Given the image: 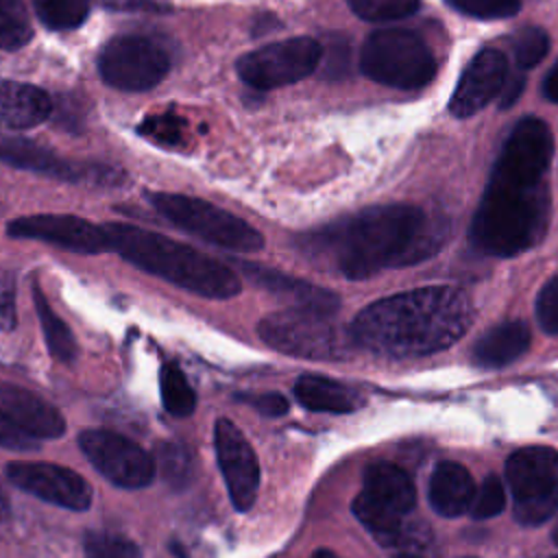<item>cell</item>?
<instances>
[{
    "instance_id": "cell-1",
    "label": "cell",
    "mask_w": 558,
    "mask_h": 558,
    "mask_svg": "<svg viewBox=\"0 0 558 558\" xmlns=\"http://www.w3.org/2000/svg\"><path fill=\"white\" fill-rule=\"evenodd\" d=\"M551 155L554 140L545 120L527 116L512 126L469 229L477 251L510 257L543 240L549 222Z\"/></svg>"
},
{
    "instance_id": "cell-3",
    "label": "cell",
    "mask_w": 558,
    "mask_h": 558,
    "mask_svg": "<svg viewBox=\"0 0 558 558\" xmlns=\"http://www.w3.org/2000/svg\"><path fill=\"white\" fill-rule=\"evenodd\" d=\"M471 316L464 292L427 286L364 307L351 325V338L381 355H427L451 347L466 331Z\"/></svg>"
},
{
    "instance_id": "cell-27",
    "label": "cell",
    "mask_w": 558,
    "mask_h": 558,
    "mask_svg": "<svg viewBox=\"0 0 558 558\" xmlns=\"http://www.w3.org/2000/svg\"><path fill=\"white\" fill-rule=\"evenodd\" d=\"M39 20L52 31L78 28L87 13L89 0H33Z\"/></svg>"
},
{
    "instance_id": "cell-28",
    "label": "cell",
    "mask_w": 558,
    "mask_h": 558,
    "mask_svg": "<svg viewBox=\"0 0 558 558\" xmlns=\"http://www.w3.org/2000/svg\"><path fill=\"white\" fill-rule=\"evenodd\" d=\"M347 4L366 22H392L412 15L421 0H347Z\"/></svg>"
},
{
    "instance_id": "cell-20",
    "label": "cell",
    "mask_w": 558,
    "mask_h": 558,
    "mask_svg": "<svg viewBox=\"0 0 558 558\" xmlns=\"http://www.w3.org/2000/svg\"><path fill=\"white\" fill-rule=\"evenodd\" d=\"M52 113L50 96L28 83L0 78V120L13 129H31Z\"/></svg>"
},
{
    "instance_id": "cell-41",
    "label": "cell",
    "mask_w": 558,
    "mask_h": 558,
    "mask_svg": "<svg viewBox=\"0 0 558 558\" xmlns=\"http://www.w3.org/2000/svg\"><path fill=\"white\" fill-rule=\"evenodd\" d=\"M9 512H11V504H9L7 495L0 490V521H7Z\"/></svg>"
},
{
    "instance_id": "cell-39",
    "label": "cell",
    "mask_w": 558,
    "mask_h": 558,
    "mask_svg": "<svg viewBox=\"0 0 558 558\" xmlns=\"http://www.w3.org/2000/svg\"><path fill=\"white\" fill-rule=\"evenodd\" d=\"M113 11H140V13H166L172 9L170 0H102Z\"/></svg>"
},
{
    "instance_id": "cell-37",
    "label": "cell",
    "mask_w": 558,
    "mask_h": 558,
    "mask_svg": "<svg viewBox=\"0 0 558 558\" xmlns=\"http://www.w3.org/2000/svg\"><path fill=\"white\" fill-rule=\"evenodd\" d=\"M17 312H15V279L13 275H0V329H15Z\"/></svg>"
},
{
    "instance_id": "cell-16",
    "label": "cell",
    "mask_w": 558,
    "mask_h": 558,
    "mask_svg": "<svg viewBox=\"0 0 558 558\" xmlns=\"http://www.w3.org/2000/svg\"><path fill=\"white\" fill-rule=\"evenodd\" d=\"M7 233L17 240L48 242L81 255H96L109 248L105 227L70 214L22 216L7 225Z\"/></svg>"
},
{
    "instance_id": "cell-13",
    "label": "cell",
    "mask_w": 558,
    "mask_h": 558,
    "mask_svg": "<svg viewBox=\"0 0 558 558\" xmlns=\"http://www.w3.org/2000/svg\"><path fill=\"white\" fill-rule=\"evenodd\" d=\"M214 449L233 508L246 512L255 504L259 488V462L253 445L233 421L218 418Z\"/></svg>"
},
{
    "instance_id": "cell-35",
    "label": "cell",
    "mask_w": 558,
    "mask_h": 558,
    "mask_svg": "<svg viewBox=\"0 0 558 558\" xmlns=\"http://www.w3.org/2000/svg\"><path fill=\"white\" fill-rule=\"evenodd\" d=\"M536 318L547 333H558V275L541 290L536 299Z\"/></svg>"
},
{
    "instance_id": "cell-17",
    "label": "cell",
    "mask_w": 558,
    "mask_h": 558,
    "mask_svg": "<svg viewBox=\"0 0 558 558\" xmlns=\"http://www.w3.org/2000/svg\"><path fill=\"white\" fill-rule=\"evenodd\" d=\"M508 76L506 57L495 48L480 50L464 68L451 100L449 111L456 118H469L484 109L497 94H501Z\"/></svg>"
},
{
    "instance_id": "cell-23",
    "label": "cell",
    "mask_w": 558,
    "mask_h": 558,
    "mask_svg": "<svg viewBox=\"0 0 558 558\" xmlns=\"http://www.w3.org/2000/svg\"><path fill=\"white\" fill-rule=\"evenodd\" d=\"M294 397L296 401L312 412H331V414H347L362 405V399L355 390L347 388L340 381H333L323 375H301L294 381Z\"/></svg>"
},
{
    "instance_id": "cell-12",
    "label": "cell",
    "mask_w": 558,
    "mask_h": 558,
    "mask_svg": "<svg viewBox=\"0 0 558 558\" xmlns=\"http://www.w3.org/2000/svg\"><path fill=\"white\" fill-rule=\"evenodd\" d=\"M78 447L92 466L113 486L137 490L146 488L157 473V462L135 440L111 429H85Z\"/></svg>"
},
{
    "instance_id": "cell-42",
    "label": "cell",
    "mask_w": 558,
    "mask_h": 558,
    "mask_svg": "<svg viewBox=\"0 0 558 558\" xmlns=\"http://www.w3.org/2000/svg\"><path fill=\"white\" fill-rule=\"evenodd\" d=\"M312 558H338V556H336V554H331L329 549H318Z\"/></svg>"
},
{
    "instance_id": "cell-26",
    "label": "cell",
    "mask_w": 558,
    "mask_h": 558,
    "mask_svg": "<svg viewBox=\"0 0 558 558\" xmlns=\"http://www.w3.org/2000/svg\"><path fill=\"white\" fill-rule=\"evenodd\" d=\"M33 37L31 15L24 0H0V48L20 50Z\"/></svg>"
},
{
    "instance_id": "cell-21",
    "label": "cell",
    "mask_w": 558,
    "mask_h": 558,
    "mask_svg": "<svg viewBox=\"0 0 558 558\" xmlns=\"http://www.w3.org/2000/svg\"><path fill=\"white\" fill-rule=\"evenodd\" d=\"M530 347V329L523 320H504L482 333L473 347V362L482 368H499L521 357Z\"/></svg>"
},
{
    "instance_id": "cell-2",
    "label": "cell",
    "mask_w": 558,
    "mask_h": 558,
    "mask_svg": "<svg viewBox=\"0 0 558 558\" xmlns=\"http://www.w3.org/2000/svg\"><path fill=\"white\" fill-rule=\"evenodd\" d=\"M445 227L412 205L368 207L312 238L347 279L416 264L440 246Z\"/></svg>"
},
{
    "instance_id": "cell-22",
    "label": "cell",
    "mask_w": 558,
    "mask_h": 558,
    "mask_svg": "<svg viewBox=\"0 0 558 558\" xmlns=\"http://www.w3.org/2000/svg\"><path fill=\"white\" fill-rule=\"evenodd\" d=\"M475 495L471 473L458 462H440L429 480V504L442 517H460Z\"/></svg>"
},
{
    "instance_id": "cell-36",
    "label": "cell",
    "mask_w": 558,
    "mask_h": 558,
    "mask_svg": "<svg viewBox=\"0 0 558 558\" xmlns=\"http://www.w3.org/2000/svg\"><path fill=\"white\" fill-rule=\"evenodd\" d=\"M235 399L264 416H283L290 410V403L281 392H240Z\"/></svg>"
},
{
    "instance_id": "cell-29",
    "label": "cell",
    "mask_w": 558,
    "mask_h": 558,
    "mask_svg": "<svg viewBox=\"0 0 558 558\" xmlns=\"http://www.w3.org/2000/svg\"><path fill=\"white\" fill-rule=\"evenodd\" d=\"M547 48H549V39L543 28L523 26L521 31H517L512 37V52H514L517 70L525 72L530 68H534L547 54Z\"/></svg>"
},
{
    "instance_id": "cell-19",
    "label": "cell",
    "mask_w": 558,
    "mask_h": 558,
    "mask_svg": "<svg viewBox=\"0 0 558 558\" xmlns=\"http://www.w3.org/2000/svg\"><path fill=\"white\" fill-rule=\"evenodd\" d=\"M0 412L35 440L59 438L65 432L61 412L44 397L20 386L0 388Z\"/></svg>"
},
{
    "instance_id": "cell-15",
    "label": "cell",
    "mask_w": 558,
    "mask_h": 558,
    "mask_svg": "<svg viewBox=\"0 0 558 558\" xmlns=\"http://www.w3.org/2000/svg\"><path fill=\"white\" fill-rule=\"evenodd\" d=\"M0 161L20 170L54 177L72 183H94V185H113L118 183V174L107 166H87L74 163L41 146L33 140L20 135H2L0 133Z\"/></svg>"
},
{
    "instance_id": "cell-30",
    "label": "cell",
    "mask_w": 558,
    "mask_h": 558,
    "mask_svg": "<svg viewBox=\"0 0 558 558\" xmlns=\"http://www.w3.org/2000/svg\"><path fill=\"white\" fill-rule=\"evenodd\" d=\"M140 133L144 137H148L150 142H157L161 146H179L183 144L185 137V120L174 116V113H157V116H148L142 124H140Z\"/></svg>"
},
{
    "instance_id": "cell-11",
    "label": "cell",
    "mask_w": 558,
    "mask_h": 558,
    "mask_svg": "<svg viewBox=\"0 0 558 558\" xmlns=\"http://www.w3.org/2000/svg\"><path fill=\"white\" fill-rule=\"evenodd\" d=\"M323 57V48L312 37L275 41L242 54L235 63L238 76L253 89H275L310 76Z\"/></svg>"
},
{
    "instance_id": "cell-7",
    "label": "cell",
    "mask_w": 558,
    "mask_h": 558,
    "mask_svg": "<svg viewBox=\"0 0 558 558\" xmlns=\"http://www.w3.org/2000/svg\"><path fill=\"white\" fill-rule=\"evenodd\" d=\"M416 504L410 475L390 462H375L364 473V484L353 499L357 521L384 545H392L403 534V521Z\"/></svg>"
},
{
    "instance_id": "cell-44",
    "label": "cell",
    "mask_w": 558,
    "mask_h": 558,
    "mask_svg": "<svg viewBox=\"0 0 558 558\" xmlns=\"http://www.w3.org/2000/svg\"><path fill=\"white\" fill-rule=\"evenodd\" d=\"M551 538H554V543L558 545V525H556V530H554V534H551Z\"/></svg>"
},
{
    "instance_id": "cell-45",
    "label": "cell",
    "mask_w": 558,
    "mask_h": 558,
    "mask_svg": "<svg viewBox=\"0 0 558 558\" xmlns=\"http://www.w3.org/2000/svg\"><path fill=\"white\" fill-rule=\"evenodd\" d=\"M554 558H558V556H554Z\"/></svg>"
},
{
    "instance_id": "cell-24",
    "label": "cell",
    "mask_w": 558,
    "mask_h": 558,
    "mask_svg": "<svg viewBox=\"0 0 558 558\" xmlns=\"http://www.w3.org/2000/svg\"><path fill=\"white\" fill-rule=\"evenodd\" d=\"M33 301H35V310H37L39 325H41V331H44L46 347H48L50 355L54 360L63 362V364H70L76 357V353H78L74 333L65 325V320L54 314V310L48 303V299H46L44 290L39 288V283L33 286Z\"/></svg>"
},
{
    "instance_id": "cell-40",
    "label": "cell",
    "mask_w": 558,
    "mask_h": 558,
    "mask_svg": "<svg viewBox=\"0 0 558 558\" xmlns=\"http://www.w3.org/2000/svg\"><path fill=\"white\" fill-rule=\"evenodd\" d=\"M543 94L547 100L558 102V63L547 72V76L543 81Z\"/></svg>"
},
{
    "instance_id": "cell-8",
    "label": "cell",
    "mask_w": 558,
    "mask_h": 558,
    "mask_svg": "<svg viewBox=\"0 0 558 558\" xmlns=\"http://www.w3.org/2000/svg\"><path fill=\"white\" fill-rule=\"evenodd\" d=\"M514 519L541 525L558 510V451L532 445L514 451L506 462Z\"/></svg>"
},
{
    "instance_id": "cell-31",
    "label": "cell",
    "mask_w": 558,
    "mask_h": 558,
    "mask_svg": "<svg viewBox=\"0 0 558 558\" xmlns=\"http://www.w3.org/2000/svg\"><path fill=\"white\" fill-rule=\"evenodd\" d=\"M506 506V490L497 475H488L482 486L475 490L469 512L473 519H488L497 517Z\"/></svg>"
},
{
    "instance_id": "cell-25",
    "label": "cell",
    "mask_w": 558,
    "mask_h": 558,
    "mask_svg": "<svg viewBox=\"0 0 558 558\" xmlns=\"http://www.w3.org/2000/svg\"><path fill=\"white\" fill-rule=\"evenodd\" d=\"M159 390L166 412L172 416H190L196 408V392L177 362H163L159 371Z\"/></svg>"
},
{
    "instance_id": "cell-38",
    "label": "cell",
    "mask_w": 558,
    "mask_h": 558,
    "mask_svg": "<svg viewBox=\"0 0 558 558\" xmlns=\"http://www.w3.org/2000/svg\"><path fill=\"white\" fill-rule=\"evenodd\" d=\"M0 447L7 449H17V451H26V449H37L39 440H35L33 436H28L24 429H20L9 416H4L0 412Z\"/></svg>"
},
{
    "instance_id": "cell-9",
    "label": "cell",
    "mask_w": 558,
    "mask_h": 558,
    "mask_svg": "<svg viewBox=\"0 0 558 558\" xmlns=\"http://www.w3.org/2000/svg\"><path fill=\"white\" fill-rule=\"evenodd\" d=\"M257 336L270 349L292 357L333 360L344 353V340L329 316L310 310L270 312L257 323Z\"/></svg>"
},
{
    "instance_id": "cell-10",
    "label": "cell",
    "mask_w": 558,
    "mask_h": 558,
    "mask_svg": "<svg viewBox=\"0 0 558 558\" xmlns=\"http://www.w3.org/2000/svg\"><path fill=\"white\" fill-rule=\"evenodd\" d=\"M170 52L146 35H120L98 54L100 78L122 92H146L166 78Z\"/></svg>"
},
{
    "instance_id": "cell-33",
    "label": "cell",
    "mask_w": 558,
    "mask_h": 558,
    "mask_svg": "<svg viewBox=\"0 0 558 558\" xmlns=\"http://www.w3.org/2000/svg\"><path fill=\"white\" fill-rule=\"evenodd\" d=\"M447 4L477 20H501L519 11L521 0H447Z\"/></svg>"
},
{
    "instance_id": "cell-6",
    "label": "cell",
    "mask_w": 558,
    "mask_h": 558,
    "mask_svg": "<svg viewBox=\"0 0 558 558\" xmlns=\"http://www.w3.org/2000/svg\"><path fill=\"white\" fill-rule=\"evenodd\" d=\"M362 72L381 85L416 89L436 74V61L427 44L405 28H381L366 37L360 52Z\"/></svg>"
},
{
    "instance_id": "cell-18",
    "label": "cell",
    "mask_w": 558,
    "mask_h": 558,
    "mask_svg": "<svg viewBox=\"0 0 558 558\" xmlns=\"http://www.w3.org/2000/svg\"><path fill=\"white\" fill-rule=\"evenodd\" d=\"M240 268L251 281H255L259 288L268 290L270 294L279 296L290 307L310 310L325 316H333L340 307V301L333 292L320 286H314L310 281H303V279L283 275L275 268H266L262 264H251V262H240Z\"/></svg>"
},
{
    "instance_id": "cell-4",
    "label": "cell",
    "mask_w": 558,
    "mask_h": 558,
    "mask_svg": "<svg viewBox=\"0 0 558 558\" xmlns=\"http://www.w3.org/2000/svg\"><path fill=\"white\" fill-rule=\"evenodd\" d=\"M102 227L109 248L148 275L205 299L222 301L240 294V279L227 264L183 242L126 222Z\"/></svg>"
},
{
    "instance_id": "cell-5",
    "label": "cell",
    "mask_w": 558,
    "mask_h": 558,
    "mask_svg": "<svg viewBox=\"0 0 558 558\" xmlns=\"http://www.w3.org/2000/svg\"><path fill=\"white\" fill-rule=\"evenodd\" d=\"M146 198L168 222L203 242L238 253H255L264 246L255 227L209 201L172 192H150Z\"/></svg>"
},
{
    "instance_id": "cell-32",
    "label": "cell",
    "mask_w": 558,
    "mask_h": 558,
    "mask_svg": "<svg viewBox=\"0 0 558 558\" xmlns=\"http://www.w3.org/2000/svg\"><path fill=\"white\" fill-rule=\"evenodd\" d=\"M85 554L87 558H142L135 543L100 532L85 536Z\"/></svg>"
},
{
    "instance_id": "cell-14",
    "label": "cell",
    "mask_w": 558,
    "mask_h": 558,
    "mask_svg": "<svg viewBox=\"0 0 558 558\" xmlns=\"http://www.w3.org/2000/svg\"><path fill=\"white\" fill-rule=\"evenodd\" d=\"M4 475L13 486L46 504L74 512H83L92 506V486L78 473L61 464L11 462Z\"/></svg>"
},
{
    "instance_id": "cell-43",
    "label": "cell",
    "mask_w": 558,
    "mask_h": 558,
    "mask_svg": "<svg viewBox=\"0 0 558 558\" xmlns=\"http://www.w3.org/2000/svg\"><path fill=\"white\" fill-rule=\"evenodd\" d=\"M397 558H421V556H414V554H401V556H397Z\"/></svg>"
},
{
    "instance_id": "cell-34",
    "label": "cell",
    "mask_w": 558,
    "mask_h": 558,
    "mask_svg": "<svg viewBox=\"0 0 558 558\" xmlns=\"http://www.w3.org/2000/svg\"><path fill=\"white\" fill-rule=\"evenodd\" d=\"M157 464H161V471H163L166 480L177 484V486H183V482L190 480L192 460H190V453L181 445L163 442L159 447V462Z\"/></svg>"
}]
</instances>
